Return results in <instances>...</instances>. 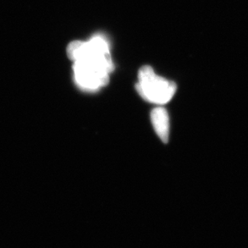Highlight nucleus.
Here are the masks:
<instances>
[{
    "label": "nucleus",
    "instance_id": "obj_1",
    "mask_svg": "<svg viewBox=\"0 0 248 248\" xmlns=\"http://www.w3.org/2000/svg\"><path fill=\"white\" fill-rule=\"evenodd\" d=\"M68 55L75 61L76 79L80 86L94 90L108 84L112 63L106 40L95 37L89 42L71 43Z\"/></svg>",
    "mask_w": 248,
    "mask_h": 248
},
{
    "label": "nucleus",
    "instance_id": "obj_2",
    "mask_svg": "<svg viewBox=\"0 0 248 248\" xmlns=\"http://www.w3.org/2000/svg\"><path fill=\"white\" fill-rule=\"evenodd\" d=\"M137 91L145 101L157 105H165L175 93V83L161 78L150 66H143L138 73Z\"/></svg>",
    "mask_w": 248,
    "mask_h": 248
},
{
    "label": "nucleus",
    "instance_id": "obj_3",
    "mask_svg": "<svg viewBox=\"0 0 248 248\" xmlns=\"http://www.w3.org/2000/svg\"><path fill=\"white\" fill-rule=\"evenodd\" d=\"M151 122L157 136L163 142H167L170 135V118L167 111L162 107L155 108L151 112Z\"/></svg>",
    "mask_w": 248,
    "mask_h": 248
}]
</instances>
